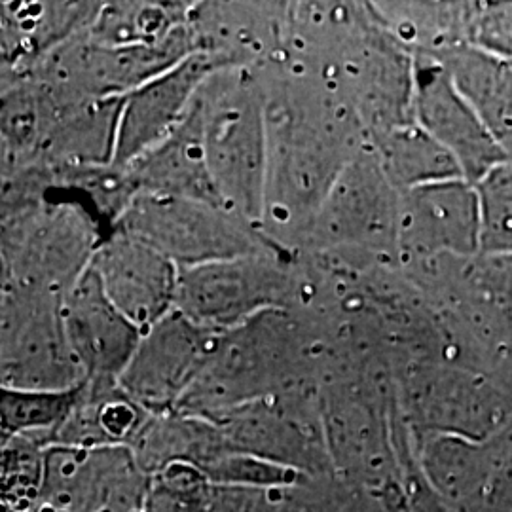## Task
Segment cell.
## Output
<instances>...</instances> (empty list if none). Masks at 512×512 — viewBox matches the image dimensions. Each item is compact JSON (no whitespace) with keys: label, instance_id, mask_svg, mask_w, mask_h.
Returning a JSON list of instances; mask_svg holds the SVG:
<instances>
[{"label":"cell","instance_id":"1","mask_svg":"<svg viewBox=\"0 0 512 512\" xmlns=\"http://www.w3.org/2000/svg\"><path fill=\"white\" fill-rule=\"evenodd\" d=\"M251 71L268 126L260 230L283 251L298 253L330 188L370 139L348 99L323 74L285 55Z\"/></svg>","mask_w":512,"mask_h":512},{"label":"cell","instance_id":"2","mask_svg":"<svg viewBox=\"0 0 512 512\" xmlns=\"http://www.w3.org/2000/svg\"><path fill=\"white\" fill-rule=\"evenodd\" d=\"M40 167L2 177V287L63 298L110 234L90 203Z\"/></svg>","mask_w":512,"mask_h":512},{"label":"cell","instance_id":"3","mask_svg":"<svg viewBox=\"0 0 512 512\" xmlns=\"http://www.w3.org/2000/svg\"><path fill=\"white\" fill-rule=\"evenodd\" d=\"M323 332L306 311H264L220 332L200 380L175 412L217 418L243 404L319 387Z\"/></svg>","mask_w":512,"mask_h":512},{"label":"cell","instance_id":"4","mask_svg":"<svg viewBox=\"0 0 512 512\" xmlns=\"http://www.w3.org/2000/svg\"><path fill=\"white\" fill-rule=\"evenodd\" d=\"M203 145L220 202L256 224L264 215L268 126L264 99L251 69L226 67L211 74L196 95Z\"/></svg>","mask_w":512,"mask_h":512},{"label":"cell","instance_id":"5","mask_svg":"<svg viewBox=\"0 0 512 512\" xmlns=\"http://www.w3.org/2000/svg\"><path fill=\"white\" fill-rule=\"evenodd\" d=\"M401 203L403 192L368 145L330 188L300 251L401 268Z\"/></svg>","mask_w":512,"mask_h":512},{"label":"cell","instance_id":"6","mask_svg":"<svg viewBox=\"0 0 512 512\" xmlns=\"http://www.w3.org/2000/svg\"><path fill=\"white\" fill-rule=\"evenodd\" d=\"M112 230L152 247L179 270L239 256L289 253L224 205L175 196L137 194Z\"/></svg>","mask_w":512,"mask_h":512},{"label":"cell","instance_id":"7","mask_svg":"<svg viewBox=\"0 0 512 512\" xmlns=\"http://www.w3.org/2000/svg\"><path fill=\"white\" fill-rule=\"evenodd\" d=\"M302 293L296 253H260L181 270L175 310L205 329L224 332L264 311L298 308Z\"/></svg>","mask_w":512,"mask_h":512},{"label":"cell","instance_id":"8","mask_svg":"<svg viewBox=\"0 0 512 512\" xmlns=\"http://www.w3.org/2000/svg\"><path fill=\"white\" fill-rule=\"evenodd\" d=\"M0 384L19 391H67L86 380L74 355L63 298L0 289Z\"/></svg>","mask_w":512,"mask_h":512},{"label":"cell","instance_id":"9","mask_svg":"<svg viewBox=\"0 0 512 512\" xmlns=\"http://www.w3.org/2000/svg\"><path fill=\"white\" fill-rule=\"evenodd\" d=\"M211 420L219 423L232 452L266 459L311 478H338L330 459L319 387L243 404Z\"/></svg>","mask_w":512,"mask_h":512},{"label":"cell","instance_id":"10","mask_svg":"<svg viewBox=\"0 0 512 512\" xmlns=\"http://www.w3.org/2000/svg\"><path fill=\"white\" fill-rule=\"evenodd\" d=\"M220 332L205 329L173 310L143 330L122 389L154 416L171 414L200 380Z\"/></svg>","mask_w":512,"mask_h":512},{"label":"cell","instance_id":"11","mask_svg":"<svg viewBox=\"0 0 512 512\" xmlns=\"http://www.w3.org/2000/svg\"><path fill=\"white\" fill-rule=\"evenodd\" d=\"M416 122L458 162L467 183H480L495 167L507 164L473 105L461 95L448 69L435 57L414 54Z\"/></svg>","mask_w":512,"mask_h":512},{"label":"cell","instance_id":"12","mask_svg":"<svg viewBox=\"0 0 512 512\" xmlns=\"http://www.w3.org/2000/svg\"><path fill=\"white\" fill-rule=\"evenodd\" d=\"M480 249V203L465 179L408 190L401 203V268Z\"/></svg>","mask_w":512,"mask_h":512},{"label":"cell","instance_id":"13","mask_svg":"<svg viewBox=\"0 0 512 512\" xmlns=\"http://www.w3.org/2000/svg\"><path fill=\"white\" fill-rule=\"evenodd\" d=\"M219 69L226 67L198 52L128 93L120 112L114 167L126 169L179 128L203 82Z\"/></svg>","mask_w":512,"mask_h":512},{"label":"cell","instance_id":"14","mask_svg":"<svg viewBox=\"0 0 512 512\" xmlns=\"http://www.w3.org/2000/svg\"><path fill=\"white\" fill-rule=\"evenodd\" d=\"M63 319L86 380L120 384L143 329L110 302L92 266L65 296Z\"/></svg>","mask_w":512,"mask_h":512},{"label":"cell","instance_id":"15","mask_svg":"<svg viewBox=\"0 0 512 512\" xmlns=\"http://www.w3.org/2000/svg\"><path fill=\"white\" fill-rule=\"evenodd\" d=\"M92 268L110 302L139 329L175 310L181 270L145 243L112 230L95 253Z\"/></svg>","mask_w":512,"mask_h":512},{"label":"cell","instance_id":"16","mask_svg":"<svg viewBox=\"0 0 512 512\" xmlns=\"http://www.w3.org/2000/svg\"><path fill=\"white\" fill-rule=\"evenodd\" d=\"M287 16L289 2H194L188 23L198 52L256 69L285 52Z\"/></svg>","mask_w":512,"mask_h":512},{"label":"cell","instance_id":"17","mask_svg":"<svg viewBox=\"0 0 512 512\" xmlns=\"http://www.w3.org/2000/svg\"><path fill=\"white\" fill-rule=\"evenodd\" d=\"M103 2H2V76L38 61L92 27Z\"/></svg>","mask_w":512,"mask_h":512},{"label":"cell","instance_id":"18","mask_svg":"<svg viewBox=\"0 0 512 512\" xmlns=\"http://www.w3.org/2000/svg\"><path fill=\"white\" fill-rule=\"evenodd\" d=\"M124 171L135 194L175 196L222 205L207 165L202 116L196 99L183 124Z\"/></svg>","mask_w":512,"mask_h":512},{"label":"cell","instance_id":"19","mask_svg":"<svg viewBox=\"0 0 512 512\" xmlns=\"http://www.w3.org/2000/svg\"><path fill=\"white\" fill-rule=\"evenodd\" d=\"M154 414L135 403L120 384L84 380L82 401L48 446L69 448H133ZM46 446V448H48Z\"/></svg>","mask_w":512,"mask_h":512},{"label":"cell","instance_id":"20","mask_svg":"<svg viewBox=\"0 0 512 512\" xmlns=\"http://www.w3.org/2000/svg\"><path fill=\"white\" fill-rule=\"evenodd\" d=\"M431 57L452 76L461 95L473 105L512 167V63L473 46L454 44Z\"/></svg>","mask_w":512,"mask_h":512},{"label":"cell","instance_id":"21","mask_svg":"<svg viewBox=\"0 0 512 512\" xmlns=\"http://www.w3.org/2000/svg\"><path fill=\"white\" fill-rule=\"evenodd\" d=\"M124 97L93 101L57 116L35 164L48 169L114 165Z\"/></svg>","mask_w":512,"mask_h":512},{"label":"cell","instance_id":"22","mask_svg":"<svg viewBox=\"0 0 512 512\" xmlns=\"http://www.w3.org/2000/svg\"><path fill=\"white\" fill-rule=\"evenodd\" d=\"M131 450L147 475L171 463H188L205 471L232 452L217 421L183 412L154 416Z\"/></svg>","mask_w":512,"mask_h":512},{"label":"cell","instance_id":"23","mask_svg":"<svg viewBox=\"0 0 512 512\" xmlns=\"http://www.w3.org/2000/svg\"><path fill=\"white\" fill-rule=\"evenodd\" d=\"M389 181L408 192L425 184L463 179L456 158L437 143L420 124L387 131L370 141Z\"/></svg>","mask_w":512,"mask_h":512},{"label":"cell","instance_id":"24","mask_svg":"<svg viewBox=\"0 0 512 512\" xmlns=\"http://www.w3.org/2000/svg\"><path fill=\"white\" fill-rule=\"evenodd\" d=\"M194 2H103L86 37L101 46L156 44L188 21Z\"/></svg>","mask_w":512,"mask_h":512},{"label":"cell","instance_id":"25","mask_svg":"<svg viewBox=\"0 0 512 512\" xmlns=\"http://www.w3.org/2000/svg\"><path fill=\"white\" fill-rule=\"evenodd\" d=\"M84 382L67 391H19L2 387L0 433L2 442L31 437L44 448L67 423L82 401Z\"/></svg>","mask_w":512,"mask_h":512},{"label":"cell","instance_id":"26","mask_svg":"<svg viewBox=\"0 0 512 512\" xmlns=\"http://www.w3.org/2000/svg\"><path fill=\"white\" fill-rule=\"evenodd\" d=\"M44 446L31 437L2 442V512H31L44 475Z\"/></svg>","mask_w":512,"mask_h":512},{"label":"cell","instance_id":"27","mask_svg":"<svg viewBox=\"0 0 512 512\" xmlns=\"http://www.w3.org/2000/svg\"><path fill=\"white\" fill-rule=\"evenodd\" d=\"M213 490L202 469L171 463L148 478L143 512H209Z\"/></svg>","mask_w":512,"mask_h":512},{"label":"cell","instance_id":"28","mask_svg":"<svg viewBox=\"0 0 512 512\" xmlns=\"http://www.w3.org/2000/svg\"><path fill=\"white\" fill-rule=\"evenodd\" d=\"M480 251L512 253V167L503 164L476 184Z\"/></svg>","mask_w":512,"mask_h":512},{"label":"cell","instance_id":"29","mask_svg":"<svg viewBox=\"0 0 512 512\" xmlns=\"http://www.w3.org/2000/svg\"><path fill=\"white\" fill-rule=\"evenodd\" d=\"M213 486L249 488V490H279L291 488L311 476L275 465L272 461L255 458L249 454L230 452L213 461L205 471Z\"/></svg>","mask_w":512,"mask_h":512},{"label":"cell","instance_id":"30","mask_svg":"<svg viewBox=\"0 0 512 512\" xmlns=\"http://www.w3.org/2000/svg\"><path fill=\"white\" fill-rule=\"evenodd\" d=\"M349 495L340 478H310L291 488L270 490L268 512H342Z\"/></svg>","mask_w":512,"mask_h":512},{"label":"cell","instance_id":"31","mask_svg":"<svg viewBox=\"0 0 512 512\" xmlns=\"http://www.w3.org/2000/svg\"><path fill=\"white\" fill-rule=\"evenodd\" d=\"M270 490L215 486L209 512H268Z\"/></svg>","mask_w":512,"mask_h":512}]
</instances>
